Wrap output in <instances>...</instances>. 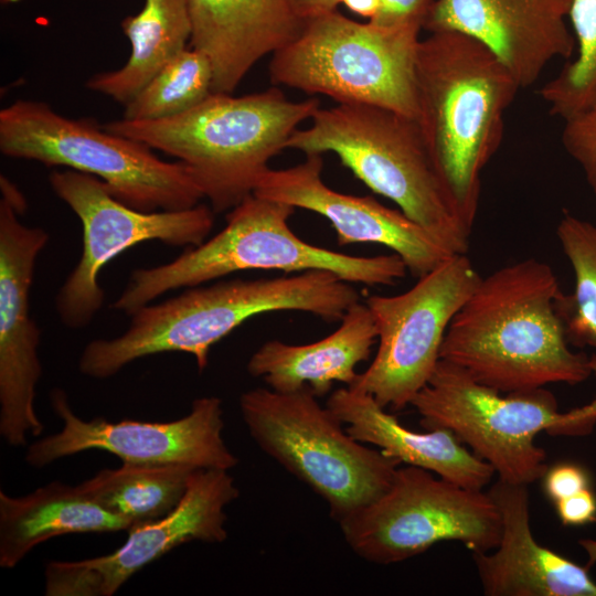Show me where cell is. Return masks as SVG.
<instances>
[{"label": "cell", "mask_w": 596, "mask_h": 596, "mask_svg": "<svg viewBox=\"0 0 596 596\" xmlns=\"http://www.w3.org/2000/svg\"><path fill=\"white\" fill-rule=\"evenodd\" d=\"M415 86L426 147L456 212L472 228L481 172L501 145L507 109L521 88L485 45L454 31L419 41Z\"/></svg>", "instance_id": "3957f363"}, {"label": "cell", "mask_w": 596, "mask_h": 596, "mask_svg": "<svg viewBox=\"0 0 596 596\" xmlns=\"http://www.w3.org/2000/svg\"><path fill=\"white\" fill-rule=\"evenodd\" d=\"M326 406L343 423L350 436L376 446L401 464L424 468L456 485L483 490L496 475L446 428L411 430L366 393L342 387L329 396Z\"/></svg>", "instance_id": "44dd1931"}, {"label": "cell", "mask_w": 596, "mask_h": 596, "mask_svg": "<svg viewBox=\"0 0 596 596\" xmlns=\"http://www.w3.org/2000/svg\"><path fill=\"white\" fill-rule=\"evenodd\" d=\"M310 120L292 132L286 148L334 153L450 253L467 254L471 228L456 212L415 118L374 105L337 104L319 107Z\"/></svg>", "instance_id": "8992f818"}, {"label": "cell", "mask_w": 596, "mask_h": 596, "mask_svg": "<svg viewBox=\"0 0 596 596\" xmlns=\"http://www.w3.org/2000/svg\"><path fill=\"white\" fill-rule=\"evenodd\" d=\"M240 496L228 470L196 469L187 491L168 514L131 526L114 552L46 564V596H113L137 572L191 541L227 539L225 508Z\"/></svg>", "instance_id": "9a60e30c"}, {"label": "cell", "mask_w": 596, "mask_h": 596, "mask_svg": "<svg viewBox=\"0 0 596 596\" xmlns=\"http://www.w3.org/2000/svg\"><path fill=\"white\" fill-rule=\"evenodd\" d=\"M579 544L585 550V552L588 555V564L592 565L596 563V541L590 539H583L579 541Z\"/></svg>", "instance_id": "e575fe53"}, {"label": "cell", "mask_w": 596, "mask_h": 596, "mask_svg": "<svg viewBox=\"0 0 596 596\" xmlns=\"http://www.w3.org/2000/svg\"><path fill=\"white\" fill-rule=\"evenodd\" d=\"M434 0H380L379 10L370 22L386 28L417 26L423 29Z\"/></svg>", "instance_id": "4dcf8cb0"}, {"label": "cell", "mask_w": 596, "mask_h": 596, "mask_svg": "<svg viewBox=\"0 0 596 596\" xmlns=\"http://www.w3.org/2000/svg\"><path fill=\"white\" fill-rule=\"evenodd\" d=\"M338 524L359 557L382 565L414 557L441 541L488 552L501 535L500 511L489 492L411 465L400 466L381 497Z\"/></svg>", "instance_id": "8fae6325"}, {"label": "cell", "mask_w": 596, "mask_h": 596, "mask_svg": "<svg viewBox=\"0 0 596 596\" xmlns=\"http://www.w3.org/2000/svg\"><path fill=\"white\" fill-rule=\"evenodd\" d=\"M575 56L540 89L551 115L563 120L596 106V0H572Z\"/></svg>", "instance_id": "83f0119b"}, {"label": "cell", "mask_w": 596, "mask_h": 596, "mask_svg": "<svg viewBox=\"0 0 596 596\" xmlns=\"http://www.w3.org/2000/svg\"><path fill=\"white\" fill-rule=\"evenodd\" d=\"M561 140L583 170L596 200V106L565 119Z\"/></svg>", "instance_id": "f1b7e54d"}, {"label": "cell", "mask_w": 596, "mask_h": 596, "mask_svg": "<svg viewBox=\"0 0 596 596\" xmlns=\"http://www.w3.org/2000/svg\"><path fill=\"white\" fill-rule=\"evenodd\" d=\"M152 150L106 130L95 118L66 117L42 100L18 99L0 110V151L6 157L94 175L113 196L138 211L200 204L204 196L190 170Z\"/></svg>", "instance_id": "ba28073f"}, {"label": "cell", "mask_w": 596, "mask_h": 596, "mask_svg": "<svg viewBox=\"0 0 596 596\" xmlns=\"http://www.w3.org/2000/svg\"><path fill=\"white\" fill-rule=\"evenodd\" d=\"M53 192L77 215L83 249L55 297V310L70 329L87 327L104 305L98 283L103 267L142 242L169 246L202 244L214 225V211L204 204L180 211L143 212L117 200L98 178L72 169L49 175Z\"/></svg>", "instance_id": "4fadbf2b"}, {"label": "cell", "mask_w": 596, "mask_h": 596, "mask_svg": "<svg viewBox=\"0 0 596 596\" xmlns=\"http://www.w3.org/2000/svg\"><path fill=\"white\" fill-rule=\"evenodd\" d=\"M572 0H434L423 29L454 31L485 45L520 88L533 85L557 57L571 58L566 19Z\"/></svg>", "instance_id": "ac0fdd59"}, {"label": "cell", "mask_w": 596, "mask_h": 596, "mask_svg": "<svg viewBox=\"0 0 596 596\" xmlns=\"http://www.w3.org/2000/svg\"><path fill=\"white\" fill-rule=\"evenodd\" d=\"M560 291L551 266L535 258L481 277L447 328L440 360L500 393L586 381L590 358L568 347L555 310Z\"/></svg>", "instance_id": "6da1fadb"}, {"label": "cell", "mask_w": 596, "mask_h": 596, "mask_svg": "<svg viewBox=\"0 0 596 596\" xmlns=\"http://www.w3.org/2000/svg\"><path fill=\"white\" fill-rule=\"evenodd\" d=\"M130 55L118 70L92 75L86 88L127 105L177 54L188 47L192 24L187 0H145L121 21Z\"/></svg>", "instance_id": "cb8c5ba5"}, {"label": "cell", "mask_w": 596, "mask_h": 596, "mask_svg": "<svg viewBox=\"0 0 596 596\" xmlns=\"http://www.w3.org/2000/svg\"><path fill=\"white\" fill-rule=\"evenodd\" d=\"M307 387H256L240 397L242 418L258 447L311 488L341 522L381 497L401 462L366 447Z\"/></svg>", "instance_id": "9c48e42d"}, {"label": "cell", "mask_w": 596, "mask_h": 596, "mask_svg": "<svg viewBox=\"0 0 596 596\" xmlns=\"http://www.w3.org/2000/svg\"><path fill=\"white\" fill-rule=\"evenodd\" d=\"M321 155L287 169H268L254 193L327 219L339 245L371 243L389 247L417 278L454 255L434 235L401 210L386 207L372 196L344 194L330 189L321 178Z\"/></svg>", "instance_id": "e0dca14e"}, {"label": "cell", "mask_w": 596, "mask_h": 596, "mask_svg": "<svg viewBox=\"0 0 596 596\" xmlns=\"http://www.w3.org/2000/svg\"><path fill=\"white\" fill-rule=\"evenodd\" d=\"M542 479L543 491L554 503L590 488V476L581 465L558 462L547 467Z\"/></svg>", "instance_id": "f546056e"}, {"label": "cell", "mask_w": 596, "mask_h": 596, "mask_svg": "<svg viewBox=\"0 0 596 596\" xmlns=\"http://www.w3.org/2000/svg\"><path fill=\"white\" fill-rule=\"evenodd\" d=\"M590 365L596 376V354ZM502 394L439 359L409 405L421 415L424 429H449L493 468L498 479L526 487L549 467L545 450L535 444L540 433L586 435L596 424V396L561 413L555 396L544 387Z\"/></svg>", "instance_id": "52a82bcc"}, {"label": "cell", "mask_w": 596, "mask_h": 596, "mask_svg": "<svg viewBox=\"0 0 596 596\" xmlns=\"http://www.w3.org/2000/svg\"><path fill=\"white\" fill-rule=\"evenodd\" d=\"M295 207L255 193L226 214L225 226L173 260L130 275L111 308L131 316L160 296L245 270H329L348 283L394 285L406 274L396 255L352 256L300 240L288 220Z\"/></svg>", "instance_id": "5b68a950"}, {"label": "cell", "mask_w": 596, "mask_h": 596, "mask_svg": "<svg viewBox=\"0 0 596 596\" xmlns=\"http://www.w3.org/2000/svg\"><path fill=\"white\" fill-rule=\"evenodd\" d=\"M26 202L0 199V435L10 446L40 436L43 423L34 408L42 376L41 330L30 313V292L36 258L49 233L19 220Z\"/></svg>", "instance_id": "2e32d148"}, {"label": "cell", "mask_w": 596, "mask_h": 596, "mask_svg": "<svg viewBox=\"0 0 596 596\" xmlns=\"http://www.w3.org/2000/svg\"><path fill=\"white\" fill-rule=\"evenodd\" d=\"M556 235L575 284L571 294L558 292L555 310L570 344L596 349V224L564 212Z\"/></svg>", "instance_id": "484cf974"}, {"label": "cell", "mask_w": 596, "mask_h": 596, "mask_svg": "<svg viewBox=\"0 0 596 596\" xmlns=\"http://www.w3.org/2000/svg\"><path fill=\"white\" fill-rule=\"evenodd\" d=\"M419 32L417 26L360 23L329 11L306 19L299 34L272 54L269 77L337 104L374 105L416 119Z\"/></svg>", "instance_id": "30bf717a"}, {"label": "cell", "mask_w": 596, "mask_h": 596, "mask_svg": "<svg viewBox=\"0 0 596 596\" xmlns=\"http://www.w3.org/2000/svg\"><path fill=\"white\" fill-rule=\"evenodd\" d=\"M562 524L570 526L596 522V494L592 487L554 503Z\"/></svg>", "instance_id": "1f68e13d"}, {"label": "cell", "mask_w": 596, "mask_h": 596, "mask_svg": "<svg viewBox=\"0 0 596 596\" xmlns=\"http://www.w3.org/2000/svg\"><path fill=\"white\" fill-rule=\"evenodd\" d=\"M77 486L50 482L21 497L0 491V567H15L36 545L71 533L128 531Z\"/></svg>", "instance_id": "603a6c76"}, {"label": "cell", "mask_w": 596, "mask_h": 596, "mask_svg": "<svg viewBox=\"0 0 596 596\" xmlns=\"http://www.w3.org/2000/svg\"><path fill=\"white\" fill-rule=\"evenodd\" d=\"M480 279L467 254H454L405 292L370 296L365 304L379 348L369 368L348 387L370 394L384 408L409 405L440 359L451 319Z\"/></svg>", "instance_id": "7c38bea8"}, {"label": "cell", "mask_w": 596, "mask_h": 596, "mask_svg": "<svg viewBox=\"0 0 596 596\" xmlns=\"http://www.w3.org/2000/svg\"><path fill=\"white\" fill-rule=\"evenodd\" d=\"M9 1H12V0H1V3L4 4V3L9 2Z\"/></svg>", "instance_id": "d590c367"}, {"label": "cell", "mask_w": 596, "mask_h": 596, "mask_svg": "<svg viewBox=\"0 0 596 596\" xmlns=\"http://www.w3.org/2000/svg\"><path fill=\"white\" fill-rule=\"evenodd\" d=\"M195 470L187 465L123 462L118 468L99 470L77 487L103 509L134 526L172 511Z\"/></svg>", "instance_id": "d4e9b609"}, {"label": "cell", "mask_w": 596, "mask_h": 596, "mask_svg": "<svg viewBox=\"0 0 596 596\" xmlns=\"http://www.w3.org/2000/svg\"><path fill=\"white\" fill-rule=\"evenodd\" d=\"M295 9L304 20L337 10L339 0H292Z\"/></svg>", "instance_id": "d6a6232c"}, {"label": "cell", "mask_w": 596, "mask_h": 596, "mask_svg": "<svg viewBox=\"0 0 596 596\" xmlns=\"http://www.w3.org/2000/svg\"><path fill=\"white\" fill-rule=\"evenodd\" d=\"M50 401L62 428L29 446L25 461L34 468L87 450L107 451L123 462L139 465L230 470L238 464L222 436L223 408L216 396L195 398L189 414L171 422L84 421L73 412L61 389L51 392Z\"/></svg>", "instance_id": "5bb4252c"}, {"label": "cell", "mask_w": 596, "mask_h": 596, "mask_svg": "<svg viewBox=\"0 0 596 596\" xmlns=\"http://www.w3.org/2000/svg\"><path fill=\"white\" fill-rule=\"evenodd\" d=\"M213 79L209 56L185 47L125 105L124 118L157 120L183 114L212 93Z\"/></svg>", "instance_id": "4316f807"}, {"label": "cell", "mask_w": 596, "mask_h": 596, "mask_svg": "<svg viewBox=\"0 0 596 596\" xmlns=\"http://www.w3.org/2000/svg\"><path fill=\"white\" fill-rule=\"evenodd\" d=\"M192 47L213 66L212 92L233 93L254 65L292 41L305 20L292 0H187Z\"/></svg>", "instance_id": "ffe728a7"}, {"label": "cell", "mask_w": 596, "mask_h": 596, "mask_svg": "<svg viewBox=\"0 0 596 596\" xmlns=\"http://www.w3.org/2000/svg\"><path fill=\"white\" fill-rule=\"evenodd\" d=\"M501 517L498 545L471 552L488 596H596V582L582 566L540 544L530 522L526 486L497 481L488 490Z\"/></svg>", "instance_id": "d6986e66"}, {"label": "cell", "mask_w": 596, "mask_h": 596, "mask_svg": "<svg viewBox=\"0 0 596 596\" xmlns=\"http://www.w3.org/2000/svg\"><path fill=\"white\" fill-rule=\"evenodd\" d=\"M340 322L328 337L309 344L263 343L249 358L247 372L283 393L308 387L320 397L334 382L351 386L359 374L355 366L370 358L377 331L365 302L353 304Z\"/></svg>", "instance_id": "7402d4cb"}, {"label": "cell", "mask_w": 596, "mask_h": 596, "mask_svg": "<svg viewBox=\"0 0 596 596\" xmlns=\"http://www.w3.org/2000/svg\"><path fill=\"white\" fill-rule=\"evenodd\" d=\"M318 108V98L290 100L277 87L244 96L212 92L174 117H123L103 126L178 159L212 210L221 213L254 193L269 160L286 149L292 132Z\"/></svg>", "instance_id": "277c9868"}, {"label": "cell", "mask_w": 596, "mask_h": 596, "mask_svg": "<svg viewBox=\"0 0 596 596\" xmlns=\"http://www.w3.org/2000/svg\"><path fill=\"white\" fill-rule=\"evenodd\" d=\"M350 11L363 17L373 19L379 10L380 0H339Z\"/></svg>", "instance_id": "836d02e7"}, {"label": "cell", "mask_w": 596, "mask_h": 596, "mask_svg": "<svg viewBox=\"0 0 596 596\" xmlns=\"http://www.w3.org/2000/svg\"><path fill=\"white\" fill-rule=\"evenodd\" d=\"M358 301L360 294L350 283L329 270L189 287L175 297L137 310L120 336L88 342L78 369L88 377L104 380L138 359L184 352L194 356L202 372L211 348L252 317L302 311L334 322Z\"/></svg>", "instance_id": "7a4b0ae2"}]
</instances>
